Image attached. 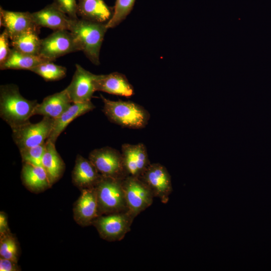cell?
I'll return each instance as SVG.
<instances>
[{"label":"cell","mask_w":271,"mask_h":271,"mask_svg":"<svg viewBox=\"0 0 271 271\" xmlns=\"http://www.w3.org/2000/svg\"><path fill=\"white\" fill-rule=\"evenodd\" d=\"M38 104L36 100L24 97L16 85L0 87V116L12 130L30 122Z\"/></svg>","instance_id":"6da1fadb"},{"label":"cell","mask_w":271,"mask_h":271,"mask_svg":"<svg viewBox=\"0 0 271 271\" xmlns=\"http://www.w3.org/2000/svg\"><path fill=\"white\" fill-rule=\"evenodd\" d=\"M102 111L108 120L123 127L141 129L149 122L150 114L142 105L131 101L109 100L101 94Z\"/></svg>","instance_id":"7a4b0ae2"},{"label":"cell","mask_w":271,"mask_h":271,"mask_svg":"<svg viewBox=\"0 0 271 271\" xmlns=\"http://www.w3.org/2000/svg\"><path fill=\"white\" fill-rule=\"evenodd\" d=\"M107 30L106 24L78 19L72 20L69 31L76 39L80 51L93 64L98 65L101 47Z\"/></svg>","instance_id":"3957f363"},{"label":"cell","mask_w":271,"mask_h":271,"mask_svg":"<svg viewBox=\"0 0 271 271\" xmlns=\"http://www.w3.org/2000/svg\"><path fill=\"white\" fill-rule=\"evenodd\" d=\"M122 181L102 176L95 186L99 216L128 210Z\"/></svg>","instance_id":"277c9868"},{"label":"cell","mask_w":271,"mask_h":271,"mask_svg":"<svg viewBox=\"0 0 271 271\" xmlns=\"http://www.w3.org/2000/svg\"><path fill=\"white\" fill-rule=\"evenodd\" d=\"M136 217L128 210L124 212L102 215L92 222L101 238L108 241L122 240L130 230Z\"/></svg>","instance_id":"5b68a950"},{"label":"cell","mask_w":271,"mask_h":271,"mask_svg":"<svg viewBox=\"0 0 271 271\" xmlns=\"http://www.w3.org/2000/svg\"><path fill=\"white\" fill-rule=\"evenodd\" d=\"M88 159L103 177L123 180L127 177L121 153L111 147H105L93 150Z\"/></svg>","instance_id":"8992f818"},{"label":"cell","mask_w":271,"mask_h":271,"mask_svg":"<svg viewBox=\"0 0 271 271\" xmlns=\"http://www.w3.org/2000/svg\"><path fill=\"white\" fill-rule=\"evenodd\" d=\"M54 119L43 117L36 123L30 122L12 130L13 140L19 150L35 147L46 142L52 129Z\"/></svg>","instance_id":"52a82bcc"},{"label":"cell","mask_w":271,"mask_h":271,"mask_svg":"<svg viewBox=\"0 0 271 271\" xmlns=\"http://www.w3.org/2000/svg\"><path fill=\"white\" fill-rule=\"evenodd\" d=\"M122 186L128 210L136 217L152 204L154 196L139 177L127 176Z\"/></svg>","instance_id":"ba28073f"},{"label":"cell","mask_w":271,"mask_h":271,"mask_svg":"<svg viewBox=\"0 0 271 271\" xmlns=\"http://www.w3.org/2000/svg\"><path fill=\"white\" fill-rule=\"evenodd\" d=\"M79 51V46L70 31L58 30L41 39L39 55L53 62L61 56Z\"/></svg>","instance_id":"9c48e42d"},{"label":"cell","mask_w":271,"mask_h":271,"mask_svg":"<svg viewBox=\"0 0 271 271\" xmlns=\"http://www.w3.org/2000/svg\"><path fill=\"white\" fill-rule=\"evenodd\" d=\"M139 178L149 188L154 197L163 203L168 202L173 188L171 176L164 166L151 163Z\"/></svg>","instance_id":"30bf717a"},{"label":"cell","mask_w":271,"mask_h":271,"mask_svg":"<svg viewBox=\"0 0 271 271\" xmlns=\"http://www.w3.org/2000/svg\"><path fill=\"white\" fill-rule=\"evenodd\" d=\"M97 76L98 75L91 73L80 65H75L72 79L65 88L72 103L91 101L93 93L96 91Z\"/></svg>","instance_id":"8fae6325"},{"label":"cell","mask_w":271,"mask_h":271,"mask_svg":"<svg viewBox=\"0 0 271 271\" xmlns=\"http://www.w3.org/2000/svg\"><path fill=\"white\" fill-rule=\"evenodd\" d=\"M121 153L127 176L140 177L151 164L146 147L143 143L124 144Z\"/></svg>","instance_id":"7c38bea8"},{"label":"cell","mask_w":271,"mask_h":271,"mask_svg":"<svg viewBox=\"0 0 271 271\" xmlns=\"http://www.w3.org/2000/svg\"><path fill=\"white\" fill-rule=\"evenodd\" d=\"M81 195L73 207L74 219L79 225L85 227L92 225L99 216L95 188L81 190Z\"/></svg>","instance_id":"4fadbf2b"},{"label":"cell","mask_w":271,"mask_h":271,"mask_svg":"<svg viewBox=\"0 0 271 271\" xmlns=\"http://www.w3.org/2000/svg\"><path fill=\"white\" fill-rule=\"evenodd\" d=\"M33 20L38 27L51 29L54 31L69 30L72 19L53 3L42 10L31 13Z\"/></svg>","instance_id":"5bb4252c"},{"label":"cell","mask_w":271,"mask_h":271,"mask_svg":"<svg viewBox=\"0 0 271 271\" xmlns=\"http://www.w3.org/2000/svg\"><path fill=\"white\" fill-rule=\"evenodd\" d=\"M72 181L80 190L95 187L102 177L89 160L77 155L72 172Z\"/></svg>","instance_id":"9a60e30c"},{"label":"cell","mask_w":271,"mask_h":271,"mask_svg":"<svg viewBox=\"0 0 271 271\" xmlns=\"http://www.w3.org/2000/svg\"><path fill=\"white\" fill-rule=\"evenodd\" d=\"M96 89V91H102L126 97H131L134 94L133 87L126 76L117 72L98 75Z\"/></svg>","instance_id":"2e32d148"},{"label":"cell","mask_w":271,"mask_h":271,"mask_svg":"<svg viewBox=\"0 0 271 271\" xmlns=\"http://www.w3.org/2000/svg\"><path fill=\"white\" fill-rule=\"evenodd\" d=\"M0 24L8 32L10 40L23 32L38 28L33 20L31 13L7 11L2 7Z\"/></svg>","instance_id":"e0dca14e"},{"label":"cell","mask_w":271,"mask_h":271,"mask_svg":"<svg viewBox=\"0 0 271 271\" xmlns=\"http://www.w3.org/2000/svg\"><path fill=\"white\" fill-rule=\"evenodd\" d=\"M77 13L80 19L106 24L111 19L113 8L109 7L104 0H76Z\"/></svg>","instance_id":"ac0fdd59"},{"label":"cell","mask_w":271,"mask_h":271,"mask_svg":"<svg viewBox=\"0 0 271 271\" xmlns=\"http://www.w3.org/2000/svg\"><path fill=\"white\" fill-rule=\"evenodd\" d=\"M95 108V106L91 101L72 103L62 114L54 119L52 129L47 140L55 144L58 137L71 122Z\"/></svg>","instance_id":"d6986e66"},{"label":"cell","mask_w":271,"mask_h":271,"mask_svg":"<svg viewBox=\"0 0 271 271\" xmlns=\"http://www.w3.org/2000/svg\"><path fill=\"white\" fill-rule=\"evenodd\" d=\"M66 89L49 95L37 105L34 115H40L55 119L58 117L72 104Z\"/></svg>","instance_id":"ffe728a7"},{"label":"cell","mask_w":271,"mask_h":271,"mask_svg":"<svg viewBox=\"0 0 271 271\" xmlns=\"http://www.w3.org/2000/svg\"><path fill=\"white\" fill-rule=\"evenodd\" d=\"M21 178L25 187L35 193L43 192L52 186L46 171L42 166L23 163Z\"/></svg>","instance_id":"44dd1931"},{"label":"cell","mask_w":271,"mask_h":271,"mask_svg":"<svg viewBox=\"0 0 271 271\" xmlns=\"http://www.w3.org/2000/svg\"><path fill=\"white\" fill-rule=\"evenodd\" d=\"M42 166L46 171L51 185L63 176L65 164L56 150L55 143L47 140L46 149L42 158Z\"/></svg>","instance_id":"7402d4cb"},{"label":"cell","mask_w":271,"mask_h":271,"mask_svg":"<svg viewBox=\"0 0 271 271\" xmlns=\"http://www.w3.org/2000/svg\"><path fill=\"white\" fill-rule=\"evenodd\" d=\"M46 62H52L40 55H32L22 53L16 49H11L6 61L0 65L1 70H28Z\"/></svg>","instance_id":"603a6c76"},{"label":"cell","mask_w":271,"mask_h":271,"mask_svg":"<svg viewBox=\"0 0 271 271\" xmlns=\"http://www.w3.org/2000/svg\"><path fill=\"white\" fill-rule=\"evenodd\" d=\"M37 28L26 31L11 39L13 48L25 54L39 55L41 39Z\"/></svg>","instance_id":"cb8c5ba5"},{"label":"cell","mask_w":271,"mask_h":271,"mask_svg":"<svg viewBox=\"0 0 271 271\" xmlns=\"http://www.w3.org/2000/svg\"><path fill=\"white\" fill-rule=\"evenodd\" d=\"M31 71L42 77L45 81L59 80L66 75L65 67L56 65L53 62H46L34 67Z\"/></svg>","instance_id":"d4e9b609"},{"label":"cell","mask_w":271,"mask_h":271,"mask_svg":"<svg viewBox=\"0 0 271 271\" xmlns=\"http://www.w3.org/2000/svg\"><path fill=\"white\" fill-rule=\"evenodd\" d=\"M136 0H116L112 16L106 23L107 28H113L124 21L131 12Z\"/></svg>","instance_id":"484cf974"},{"label":"cell","mask_w":271,"mask_h":271,"mask_svg":"<svg viewBox=\"0 0 271 271\" xmlns=\"http://www.w3.org/2000/svg\"><path fill=\"white\" fill-rule=\"evenodd\" d=\"M0 237V257L18 263L19 248L16 238L11 233Z\"/></svg>","instance_id":"4316f807"},{"label":"cell","mask_w":271,"mask_h":271,"mask_svg":"<svg viewBox=\"0 0 271 271\" xmlns=\"http://www.w3.org/2000/svg\"><path fill=\"white\" fill-rule=\"evenodd\" d=\"M46 145V142L35 147L19 150L23 163L42 166V158L45 151Z\"/></svg>","instance_id":"83f0119b"},{"label":"cell","mask_w":271,"mask_h":271,"mask_svg":"<svg viewBox=\"0 0 271 271\" xmlns=\"http://www.w3.org/2000/svg\"><path fill=\"white\" fill-rule=\"evenodd\" d=\"M57 8L73 20L78 18L76 0H54L52 3Z\"/></svg>","instance_id":"f1b7e54d"},{"label":"cell","mask_w":271,"mask_h":271,"mask_svg":"<svg viewBox=\"0 0 271 271\" xmlns=\"http://www.w3.org/2000/svg\"><path fill=\"white\" fill-rule=\"evenodd\" d=\"M9 40L8 32L5 29L0 35V65L6 61L11 52Z\"/></svg>","instance_id":"f546056e"},{"label":"cell","mask_w":271,"mask_h":271,"mask_svg":"<svg viewBox=\"0 0 271 271\" xmlns=\"http://www.w3.org/2000/svg\"><path fill=\"white\" fill-rule=\"evenodd\" d=\"M21 268L18 263L10 259L0 257V270L1 271H18Z\"/></svg>","instance_id":"4dcf8cb0"},{"label":"cell","mask_w":271,"mask_h":271,"mask_svg":"<svg viewBox=\"0 0 271 271\" xmlns=\"http://www.w3.org/2000/svg\"><path fill=\"white\" fill-rule=\"evenodd\" d=\"M7 214L3 211L0 212V236L10 233Z\"/></svg>","instance_id":"1f68e13d"}]
</instances>
